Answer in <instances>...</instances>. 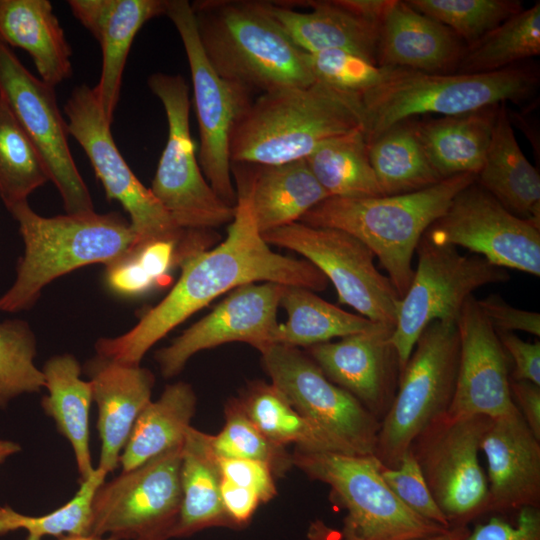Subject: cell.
<instances>
[{
  "instance_id": "c3c4849f",
  "label": "cell",
  "mask_w": 540,
  "mask_h": 540,
  "mask_svg": "<svg viewBox=\"0 0 540 540\" xmlns=\"http://www.w3.org/2000/svg\"><path fill=\"white\" fill-rule=\"evenodd\" d=\"M477 301L483 314L497 332L524 331L540 336L538 312L515 308L498 294H491Z\"/></svg>"
},
{
  "instance_id": "52a82bcc",
  "label": "cell",
  "mask_w": 540,
  "mask_h": 540,
  "mask_svg": "<svg viewBox=\"0 0 540 540\" xmlns=\"http://www.w3.org/2000/svg\"><path fill=\"white\" fill-rule=\"evenodd\" d=\"M292 463L328 485L333 500L346 510L338 530L341 540H427L449 529L402 503L383 480L374 455L295 449Z\"/></svg>"
},
{
  "instance_id": "d590c367",
  "label": "cell",
  "mask_w": 540,
  "mask_h": 540,
  "mask_svg": "<svg viewBox=\"0 0 540 540\" xmlns=\"http://www.w3.org/2000/svg\"><path fill=\"white\" fill-rule=\"evenodd\" d=\"M367 145L371 166L384 195L420 191L443 180L426 155L416 121L401 122Z\"/></svg>"
},
{
  "instance_id": "f6af8a7d",
  "label": "cell",
  "mask_w": 540,
  "mask_h": 540,
  "mask_svg": "<svg viewBox=\"0 0 540 540\" xmlns=\"http://www.w3.org/2000/svg\"><path fill=\"white\" fill-rule=\"evenodd\" d=\"M381 476L396 497L413 512L445 528H451L433 498L410 449L403 455L396 468L382 465Z\"/></svg>"
},
{
  "instance_id": "7bdbcfd3",
  "label": "cell",
  "mask_w": 540,
  "mask_h": 540,
  "mask_svg": "<svg viewBox=\"0 0 540 540\" xmlns=\"http://www.w3.org/2000/svg\"><path fill=\"white\" fill-rule=\"evenodd\" d=\"M212 445L217 456L262 462L275 477L284 476L293 466L292 454L285 446L267 438L244 414L235 398L225 406V424L212 436Z\"/></svg>"
},
{
  "instance_id": "6da1fadb",
  "label": "cell",
  "mask_w": 540,
  "mask_h": 540,
  "mask_svg": "<svg viewBox=\"0 0 540 540\" xmlns=\"http://www.w3.org/2000/svg\"><path fill=\"white\" fill-rule=\"evenodd\" d=\"M231 172L237 200L224 241L185 259L180 264V278L163 300L128 332L100 338L95 344L97 355L140 365L147 351L180 323L218 296L245 284L273 282L312 291L326 289L329 281L313 264L270 249L255 222L246 173L234 164Z\"/></svg>"
},
{
  "instance_id": "60d3db41",
  "label": "cell",
  "mask_w": 540,
  "mask_h": 540,
  "mask_svg": "<svg viewBox=\"0 0 540 540\" xmlns=\"http://www.w3.org/2000/svg\"><path fill=\"white\" fill-rule=\"evenodd\" d=\"M36 353V336L26 321L0 323V408L22 394L44 388V375L34 363Z\"/></svg>"
},
{
  "instance_id": "1f68e13d",
  "label": "cell",
  "mask_w": 540,
  "mask_h": 540,
  "mask_svg": "<svg viewBox=\"0 0 540 540\" xmlns=\"http://www.w3.org/2000/svg\"><path fill=\"white\" fill-rule=\"evenodd\" d=\"M48 394L41 400L45 414L53 419L58 432L69 441L80 482L95 470L89 445V414L93 402L89 381L81 379L82 367L71 354L49 358L42 367Z\"/></svg>"
},
{
  "instance_id": "d4e9b609",
  "label": "cell",
  "mask_w": 540,
  "mask_h": 540,
  "mask_svg": "<svg viewBox=\"0 0 540 540\" xmlns=\"http://www.w3.org/2000/svg\"><path fill=\"white\" fill-rule=\"evenodd\" d=\"M460 38L448 27L394 0L379 27L378 66L434 74L457 69L464 53Z\"/></svg>"
},
{
  "instance_id": "4fadbf2b",
  "label": "cell",
  "mask_w": 540,
  "mask_h": 540,
  "mask_svg": "<svg viewBox=\"0 0 540 540\" xmlns=\"http://www.w3.org/2000/svg\"><path fill=\"white\" fill-rule=\"evenodd\" d=\"M269 245L301 254L330 281L339 303L372 322L394 327L401 297L374 264L372 251L354 236L300 221L262 234Z\"/></svg>"
},
{
  "instance_id": "3957f363",
  "label": "cell",
  "mask_w": 540,
  "mask_h": 540,
  "mask_svg": "<svg viewBox=\"0 0 540 540\" xmlns=\"http://www.w3.org/2000/svg\"><path fill=\"white\" fill-rule=\"evenodd\" d=\"M190 4L201 46L223 79L261 94L315 82L306 52L269 14L266 1L198 0Z\"/></svg>"
},
{
  "instance_id": "30bf717a",
  "label": "cell",
  "mask_w": 540,
  "mask_h": 540,
  "mask_svg": "<svg viewBox=\"0 0 540 540\" xmlns=\"http://www.w3.org/2000/svg\"><path fill=\"white\" fill-rule=\"evenodd\" d=\"M418 264L410 286L398 305L391 342L400 373L423 332L437 320H456L465 301L485 285L506 282L508 271L473 254H460L457 247L434 244L422 237L417 248Z\"/></svg>"
},
{
  "instance_id": "d6a6232c",
  "label": "cell",
  "mask_w": 540,
  "mask_h": 540,
  "mask_svg": "<svg viewBox=\"0 0 540 540\" xmlns=\"http://www.w3.org/2000/svg\"><path fill=\"white\" fill-rule=\"evenodd\" d=\"M196 395L189 383L169 384L156 401L139 414L121 453L122 470H130L182 445L196 410Z\"/></svg>"
},
{
  "instance_id": "277c9868",
  "label": "cell",
  "mask_w": 540,
  "mask_h": 540,
  "mask_svg": "<svg viewBox=\"0 0 540 540\" xmlns=\"http://www.w3.org/2000/svg\"><path fill=\"white\" fill-rule=\"evenodd\" d=\"M8 211L18 223L24 254L13 285L0 297V312L29 309L56 278L89 264L107 266L136 244L130 222L116 212L43 217L27 201Z\"/></svg>"
},
{
  "instance_id": "603a6c76",
  "label": "cell",
  "mask_w": 540,
  "mask_h": 540,
  "mask_svg": "<svg viewBox=\"0 0 540 540\" xmlns=\"http://www.w3.org/2000/svg\"><path fill=\"white\" fill-rule=\"evenodd\" d=\"M84 371L97 405L101 441L97 468L108 474L120 464L121 453L133 426L151 401L154 374L140 365H127L96 354Z\"/></svg>"
},
{
  "instance_id": "e575fe53",
  "label": "cell",
  "mask_w": 540,
  "mask_h": 540,
  "mask_svg": "<svg viewBox=\"0 0 540 540\" xmlns=\"http://www.w3.org/2000/svg\"><path fill=\"white\" fill-rule=\"evenodd\" d=\"M280 307L288 319L279 324L273 344L289 347H311L371 329L377 323L349 313L325 301L314 291L284 285Z\"/></svg>"
},
{
  "instance_id": "6f0895ef",
  "label": "cell",
  "mask_w": 540,
  "mask_h": 540,
  "mask_svg": "<svg viewBox=\"0 0 540 540\" xmlns=\"http://www.w3.org/2000/svg\"><path fill=\"white\" fill-rule=\"evenodd\" d=\"M55 540H115L109 537H93V536H70L64 535Z\"/></svg>"
},
{
  "instance_id": "2e32d148",
  "label": "cell",
  "mask_w": 540,
  "mask_h": 540,
  "mask_svg": "<svg viewBox=\"0 0 540 540\" xmlns=\"http://www.w3.org/2000/svg\"><path fill=\"white\" fill-rule=\"evenodd\" d=\"M260 353L271 383L299 413L354 454H375L381 421L330 381L307 353L280 344Z\"/></svg>"
},
{
  "instance_id": "7c38bea8",
  "label": "cell",
  "mask_w": 540,
  "mask_h": 540,
  "mask_svg": "<svg viewBox=\"0 0 540 540\" xmlns=\"http://www.w3.org/2000/svg\"><path fill=\"white\" fill-rule=\"evenodd\" d=\"M182 445L101 484L92 502L90 536L171 539L181 506Z\"/></svg>"
},
{
  "instance_id": "e0dca14e",
  "label": "cell",
  "mask_w": 540,
  "mask_h": 540,
  "mask_svg": "<svg viewBox=\"0 0 540 540\" xmlns=\"http://www.w3.org/2000/svg\"><path fill=\"white\" fill-rule=\"evenodd\" d=\"M0 97L38 150L66 214L94 211L91 194L68 144V130L53 86L35 77L0 40Z\"/></svg>"
},
{
  "instance_id": "8fae6325",
  "label": "cell",
  "mask_w": 540,
  "mask_h": 540,
  "mask_svg": "<svg viewBox=\"0 0 540 540\" xmlns=\"http://www.w3.org/2000/svg\"><path fill=\"white\" fill-rule=\"evenodd\" d=\"M490 421L485 415L446 414L411 443L410 450L450 527H469L489 514L488 480L479 453Z\"/></svg>"
},
{
  "instance_id": "db71d44e",
  "label": "cell",
  "mask_w": 540,
  "mask_h": 540,
  "mask_svg": "<svg viewBox=\"0 0 540 540\" xmlns=\"http://www.w3.org/2000/svg\"><path fill=\"white\" fill-rule=\"evenodd\" d=\"M344 10L380 25L394 0H334Z\"/></svg>"
},
{
  "instance_id": "b9f144b4",
  "label": "cell",
  "mask_w": 540,
  "mask_h": 540,
  "mask_svg": "<svg viewBox=\"0 0 540 540\" xmlns=\"http://www.w3.org/2000/svg\"><path fill=\"white\" fill-rule=\"evenodd\" d=\"M416 11L452 30L468 45L523 10L517 0H410Z\"/></svg>"
},
{
  "instance_id": "ab89813d",
  "label": "cell",
  "mask_w": 540,
  "mask_h": 540,
  "mask_svg": "<svg viewBox=\"0 0 540 540\" xmlns=\"http://www.w3.org/2000/svg\"><path fill=\"white\" fill-rule=\"evenodd\" d=\"M107 474L95 467L92 475L80 482L75 495L63 506L40 516L25 515L8 505L0 506V536L17 530L27 533L25 540H42L64 535L90 536L92 502Z\"/></svg>"
},
{
  "instance_id": "9c48e42d",
  "label": "cell",
  "mask_w": 540,
  "mask_h": 540,
  "mask_svg": "<svg viewBox=\"0 0 540 540\" xmlns=\"http://www.w3.org/2000/svg\"><path fill=\"white\" fill-rule=\"evenodd\" d=\"M148 87L161 101L168 137L151 191L182 230H212L229 223L234 207L225 203L204 177L191 137L189 87L181 75L154 73Z\"/></svg>"
},
{
  "instance_id": "836d02e7",
  "label": "cell",
  "mask_w": 540,
  "mask_h": 540,
  "mask_svg": "<svg viewBox=\"0 0 540 540\" xmlns=\"http://www.w3.org/2000/svg\"><path fill=\"white\" fill-rule=\"evenodd\" d=\"M244 414L271 441L306 452L356 455L299 413L272 383L255 381L235 398Z\"/></svg>"
},
{
  "instance_id": "5bb4252c",
  "label": "cell",
  "mask_w": 540,
  "mask_h": 540,
  "mask_svg": "<svg viewBox=\"0 0 540 540\" xmlns=\"http://www.w3.org/2000/svg\"><path fill=\"white\" fill-rule=\"evenodd\" d=\"M64 112L68 134L85 151L107 198L119 202L129 215L136 237L132 251L158 240L175 242L179 250L186 231L174 223L151 189L141 183L124 160L94 89L86 84L74 88Z\"/></svg>"
},
{
  "instance_id": "9f6ffc18",
  "label": "cell",
  "mask_w": 540,
  "mask_h": 540,
  "mask_svg": "<svg viewBox=\"0 0 540 540\" xmlns=\"http://www.w3.org/2000/svg\"><path fill=\"white\" fill-rule=\"evenodd\" d=\"M19 451H21V446L17 442L0 439V464Z\"/></svg>"
},
{
  "instance_id": "f5cc1de1",
  "label": "cell",
  "mask_w": 540,
  "mask_h": 540,
  "mask_svg": "<svg viewBox=\"0 0 540 540\" xmlns=\"http://www.w3.org/2000/svg\"><path fill=\"white\" fill-rule=\"evenodd\" d=\"M510 393L526 424L540 439V385L510 378Z\"/></svg>"
},
{
  "instance_id": "7dc6e473",
  "label": "cell",
  "mask_w": 540,
  "mask_h": 540,
  "mask_svg": "<svg viewBox=\"0 0 540 540\" xmlns=\"http://www.w3.org/2000/svg\"><path fill=\"white\" fill-rule=\"evenodd\" d=\"M222 478L253 491L261 503L272 500L277 495L274 474L266 464L237 458L219 457Z\"/></svg>"
},
{
  "instance_id": "bcb514c9",
  "label": "cell",
  "mask_w": 540,
  "mask_h": 540,
  "mask_svg": "<svg viewBox=\"0 0 540 540\" xmlns=\"http://www.w3.org/2000/svg\"><path fill=\"white\" fill-rule=\"evenodd\" d=\"M511 514L492 513L477 521L463 540H540V508L524 507Z\"/></svg>"
},
{
  "instance_id": "f546056e",
  "label": "cell",
  "mask_w": 540,
  "mask_h": 540,
  "mask_svg": "<svg viewBox=\"0 0 540 540\" xmlns=\"http://www.w3.org/2000/svg\"><path fill=\"white\" fill-rule=\"evenodd\" d=\"M247 174L249 199L261 234L300 221L329 197L306 160L279 165H254Z\"/></svg>"
},
{
  "instance_id": "5b68a950",
  "label": "cell",
  "mask_w": 540,
  "mask_h": 540,
  "mask_svg": "<svg viewBox=\"0 0 540 540\" xmlns=\"http://www.w3.org/2000/svg\"><path fill=\"white\" fill-rule=\"evenodd\" d=\"M475 180V174L467 173L401 195L328 197L300 222L338 229L357 238L378 258L402 298L412 281V257L424 233Z\"/></svg>"
},
{
  "instance_id": "4316f807",
  "label": "cell",
  "mask_w": 540,
  "mask_h": 540,
  "mask_svg": "<svg viewBox=\"0 0 540 540\" xmlns=\"http://www.w3.org/2000/svg\"><path fill=\"white\" fill-rule=\"evenodd\" d=\"M475 181L512 214L540 228V176L517 143L505 103L498 107Z\"/></svg>"
},
{
  "instance_id": "816d5d0a",
  "label": "cell",
  "mask_w": 540,
  "mask_h": 540,
  "mask_svg": "<svg viewBox=\"0 0 540 540\" xmlns=\"http://www.w3.org/2000/svg\"><path fill=\"white\" fill-rule=\"evenodd\" d=\"M220 496L223 508L234 529L246 527L261 503L251 490L222 478Z\"/></svg>"
},
{
  "instance_id": "ba28073f",
  "label": "cell",
  "mask_w": 540,
  "mask_h": 540,
  "mask_svg": "<svg viewBox=\"0 0 540 540\" xmlns=\"http://www.w3.org/2000/svg\"><path fill=\"white\" fill-rule=\"evenodd\" d=\"M459 349L456 320L434 321L419 336L381 420L374 456L383 466L396 468L413 440L448 413L455 393Z\"/></svg>"
},
{
  "instance_id": "11a10c76",
  "label": "cell",
  "mask_w": 540,
  "mask_h": 540,
  "mask_svg": "<svg viewBox=\"0 0 540 540\" xmlns=\"http://www.w3.org/2000/svg\"><path fill=\"white\" fill-rule=\"evenodd\" d=\"M470 527H451L444 533L427 540H463L469 533ZM308 540H341L339 531L327 525L323 520L316 519L310 523L307 532Z\"/></svg>"
},
{
  "instance_id": "681fc988",
  "label": "cell",
  "mask_w": 540,
  "mask_h": 540,
  "mask_svg": "<svg viewBox=\"0 0 540 540\" xmlns=\"http://www.w3.org/2000/svg\"><path fill=\"white\" fill-rule=\"evenodd\" d=\"M497 334L504 350L514 363V371L510 378L540 385V342L524 341L513 332H497Z\"/></svg>"
},
{
  "instance_id": "f35d334b",
  "label": "cell",
  "mask_w": 540,
  "mask_h": 540,
  "mask_svg": "<svg viewBox=\"0 0 540 540\" xmlns=\"http://www.w3.org/2000/svg\"><path fill=\"white\" fill-rule=\"evenodd\" d=\"M50 181L38 150L0 97V198L7 209Z\"/></svg>"
},
{
  "instance_id": "484cf974",
  "label": "cell",
  "mask_w": 540,
  "mask_h": 540,
  "mask_svg": "<svg viewBox=\"0 0 540 540\" xmlns=\"http://www.w3.org/2000/svg\"><path fill=\"white\" fill-rule=\"evenodd\" d=\"M266 7L304 52L346 50L377 64L380 25L344 10L334 0L266 1Z\"/></svg>"
},
{
  "instance_id": "83f0119b",
  "label": "cell",
  "mask_w": 540,
  "mask_h": 540,
  "mask_svg": "<svg viewBox=\"0 0 540 540\" xmlns=\"http://www.w3.org/2000/svg\"><path fill=\"white\" fill-rule=\"evenodd\" d=\"M0 40L25 50L50 86L72 75V50L48 0H0Z\"/></svg>"
},
{
  "instance_id": "7402d4cb",
  "label": "cell",
  "mask_w": 540,
  "mask_h": 540,
  "mask_svg": "<svg viewBox=\"0 0 540 540\" xmlns=\"http://www.w3.org/2000/svg\"><path fill=\"white\" fill-rule=\"evenodd\" d=\"M480 451L487 461L489 514L540 508V439L517 407L491 418Z\"/></svg>"
},
{
  "instance_id": "8d00e7d4",
  "label": "cell",
  "mask_w": 540,
  "mask_h": 540,
  "mask_svg": "<svg viewBox=\"0 0 540 540\" xmlns=\"http://www.w3.org/2000/svg\"><path fill=\"white\" fill-rule=\"evenodd\" d=\"M305 160L329 197L384 195L369 160L364 130L325 142Z\"/></svg>"
},
{
  "instance_id": "ee69618b",
  "label": "cell",
  "mask_w": 540,
  "mask_h": 540,
  "mask_svg": "<svg viewBox=\"0 0 540 540\" xmlns=\"http://www.w3.org/2000/svg\"><path fill=\"white\" fill-rule=\"evenodd\" d=\"M306 60L315 81L358 96L377 85L388 70L346 50L306 53Z\"/></svg>"
},
{
  "instance_id": "4dcf8cb0",
  "label": "cell",
  "mask_w": 540,
  "mask_h": 540,
  "mask_svg": "<svg viewBox=\"0 0 540 540\" xmlns=\"http://www.w3.org/2000/svg\"><path fill=\"white\" fill-rule=\"evenodd\" d=\"M499 105L416 122L426 155L443 179L479 172L490 144Z\"/></svg>"
},
{
  "instance_id": "f1b7e54d",
  "label": "cell",
  "mask_w": 540,
  "mask_h": 540,
  "mask_svg": "<svg viewBox=\"0 0 540 540\" xmlns=\"http://www.w3.org/2000/svg\"><path fill=\"white\" fill-rule=\"evenodd\" d=\"M221 480L212 435L190 426L181 450V506L171 539L212 527L234 529L222 505Z\"/></svg>"
},
{
  "instance_id": "ffe728a7",
  "label": "cell",
  "mask_w": 540,
  "mask_h": 540,
  "mask_svg": "<svg viewBox=\"0 0 540 540\" xmlns=\"http://www.w3.org/2000/svg\"><path fill=\"white\" fill-rule=\"evenodd\" d=\"M457 327L458 372L447 414L494 418L510 412L516 406L510 393L509 356L473 295L463 304Z\"/></svg>"
},
{
  "instance_id": "d6986e66",
  "label": "cell",
  "mask_w": 540,
  "mask_h": 540,
  "mask_svg": "<svg viewBox=\"0 0 540 540\" xmlns=\"http://www.w3.org/2000/svg\"><path fill=\"white\" fill-rule=\"evenodd\" d=\"M283 287L256 282L230 291L209 314L155 352L162 376H176L193 355L222 344L244 342L259 352L272 345Z\"/></svg>"
},
{
  "instance_id": "7a4b0ae2",
  "label": "cell",
  "mask_w": 540,
  "mask_h": 540,
  "mask_svg": "<svg viewBox=\"0 0 540 540\" xmlns=\"http://www.w3.org/2000/svg\"><path fill=\"white\" fill-rule=\"evenodd\" d=\"M364 130L360 96L315 81L260 94L236 121L231 163L279 165L306 159L325 142Z\"/></svg>"
},
{
  "instance_id": "74e56055",
  "label": "cell",
  "mask_w": 540,
  "mask_h": 540,
  "mask_svg": "<svg viewBox=\"0 0 540 540\" xmlns=\"http://www.w3.org/2000/svg\"><path fill=\"white\" fill-rule=\"evenodd\" d=\"M540 54V3L513 15L464 50L460 74L489 73Z\"/></svg>"
},
{
  "instance_id": "8992f818",
  "label": "cell",
  "mask_w": 540,
  "mask_h": 540,
  "mask_svg": "<svg viewBox=\"0 0 540 540\" xmlns=\"http://www.w3.org/2000/svg\"><path fill=\"white\" fill-rule=\"evenodd\" d=\"M536 69L513 65L477 74H434L388 67L383 79L361 96L364 134L371 142L418 115L453 116L521 101L535 92Z\"/></svg>"
},
{
  "instance_id": "ac0fdd59",
  "label": "cell",
  "mask_w": 540,
  "mask_h": 540,
  "mask_svg": "<svg viewBox=\"0 0 540 540\" xmlns=\"http://www.w3.org/2000/svg\"><path fill=\"white\" fill-rule=\"evenodd\" d=\"M423 237L464 247L506 270L540 276V228L512 214L476 181L454 197Z\"/></svg>"
},
{
  "instance_id": "44dd1931",
  "label": "cell",
  "mask_w": 540,
  "mask_h": 540,
  "mask_svg": "<svg viewBox=\"0 0 540 540\" xmlns=\"http://www.w3.org/2000/svg\"><path fill=\"white\" fill-rule=\"evenodd\" d=\"M394 327L377 323L336 342L307 348L324 375L359 400L380 421L396 393L399 362L391 342Z\"/></svg>"
},
{
  "instance_id": "9a60e30c",
  "label": "cell",
  "mask_w": 540,
  "mask_h": 540,
  "mask_svg": "<svg viewBox=\"0 0 540 540\" xmlns=\"http://www.w3.org/2000/svg\"><path fill=\"white\" fill-rule=\"evenodd\" d=\"M165 15L182 41L191 72L193 100L199 127V165L214 192L235 206L229 152L232 129L251 103V92L223 79L210 64L199 39L191 4L167 0Z\"/></svg>"
},
{
  "instance_id": "cb8c5ba5",
  "label": "cell",
  "mask_w": 540,
  "mask_h": 540,
  "mask_svg": "<svg viewBox=\"0 0 540 540\" xmlns=\"http://www.w3.org/2000/svg\"><path fill=\"white\" fill-rule=\"evenodd\" d=\"M68 5L101 45L102 69L93 89L112 123L132 42L147 21L165 15L167 0H69Z\"/></svg>"
},
{
  "instance_id": "f907efd6",
  "label": "cell",
  "mask_w": 540,
  "mask_h": 540,
  "mask_svg": "<svg viewBox=\"0 0 540 540\" xmlns=\"http://www.w3.org/2000/svg\"><path fill=\"white\" fill-rule=\"evenodd\" d=\"M127 255L155 284L167 275L174 264H178V246L172 241L149 242Z\"/></svg>"
}]
</instances>
